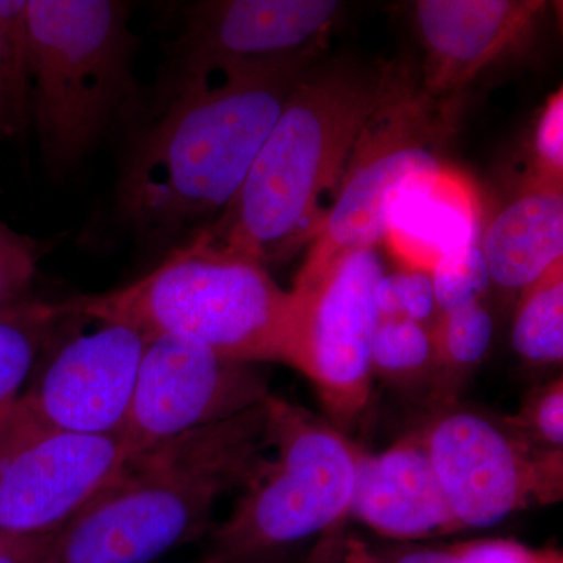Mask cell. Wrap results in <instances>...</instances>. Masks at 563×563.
Listing matches in <instances>:
<instances>
[{
    "mask_svg": "<svg viewBox=\"0 0 563 563\" xmlns=\"http://www.w3.org/2000/svg\"><path fill=\"white\" fill-rule=\"evenodd\" d=\"M481 217L472 184L444 166L415 177L395 196L384 242L402 268L431 273L444 255L479 243Z\"/></svg>",
    "mask_w": 563,
    "mask_h": 563,
    "instance_id": "obj_16",
    "label": "cell"
},
{
    "mask_svg": "<svg viewBox=\"0 0 563 563\" xmlns=\"http://www.w3.org/2000/svg\"><path fill=\"white\" fill-rule=\"evenodd\" d=\"M317 63H233L169 77L125 158L117 220L144 246H184L224 211L298 81Z\"/></svg>",
    "mask_w": 563,
    "mask_h": 563,
    "instance_id": "obj_1",
    "label": "cell"
},
{
    "mask_svg": "<svg viewBox=\"0 0 563 563\" xmlns=\"http://www.w3.org/2000/svg\"><path fill=\"white\" fill-rule=\"evenodd\" d=\"M265 374L177 336L144 340L128 420L120 437L131 455L246 412L268 399Z\"/></svg>",
    "mask_w": 563,
    "mask_h": 563,
    "instance_id": "obj_12",
    "label": "cell"
},
{
    "mask_svg": "<svg viewBox=\"0 0 563 563\" xmlns=\"http://www.w3.org/2000/svg\"><path fill=\"white\" fill-rule=\"evenodd\" d=\"M465 563H563L558 550H536L512 539H477L450 544Z\"/></svg>",
    "mask_w": 563,
    "mask_h": 563,
    "instance_id": "obj_29",
    "label": "cell"
},
{
    "mask_svg": "<svg viewBox=\"0 0 563 563\" xmlns=\"http://www.w3.org/2000/svg\"><path fill=\"white\" fill-rule=\"evenodd\" d=\"M38 266V246L31 236L0 221V312L29 298Z\"/></svg>",
    "mask_w": 563,
    "mask_h": 563,
    "instance_id": "obj_27",
    "label": "cell"
},
{
    "mask_svg": "<svg viewBox=\"0 0 563 563\" xmlns=\"http://www.w3.org/2000/svg\"><path fill=\"white\" fill-rule=\"evenodd\" d=\"M129 13L113 0H27L31 125L51 173L85 161L135 96Z\"/></svg>",
    "mask_w": 563,
    "mask_h": 563,
    "instance_id": "obj_5",
    "label": "cell"
},
{
    "mask_svg": "<svg viewBox=\"0 0 563 563\" xmlns=\"http://www.w3.org/2000/svg\"><path fill=\"white\" fill-rule=\"evenodd\" d=\"M373 376L396 390L428 398L435 369L433 329L406 320H380L372 347Z\"/></svg>",
    "mask_w": 563,
    "mask_h": 563,
    "instance_id": "obj_20",
    "label": "cell"
},
{
    "mask_svg": "<svg viewBox=\"0 0 563 563\" xmlns=\"http://www.w3.org/2000/svg\"><path fill=\"white\" fill-rule=\"evenodd\" d=\"M131 459L120 435L44 428L0 409V529L49 532L68 523Z\"/></svg>",
    "mask_w": 563,
    "mask_h": 563,
    "instance_id": "obj_10",
    "label": "cell"
},
{
    "mask_svg": "<svg viewBox=\"0 0 563 563\" xmlns=\"http://www.w3.org/2000/svg\"><path fill=\"white\" fill-rule=\"evenodd\" d=\"M376 247L301 268L290 292L287 363L309 377L339 431H354L373 395L372 347L379 325Z\"/></svg>",
    "mask_w": 563,
    "mask_h": 563,
    "instance_id": "obj_8",
    "label": "cell"
},
{
    "mask_svg": "<svg viewBox=\"0 0 563 563\" xmlns=\"http://www.w3.org/2000/svg\"><path fill=\"white\" fill-rule=\"evenodd\" d=\"M531 168L526 179L562 188L563 91L559 88L544 102L532 132Z\"/></svg>",
    "mask_w": 563,
    "mask_h": 563,
    "instance_id": "obj_26",
    "label": "cell"
},
{
    "mask_svg": "<svg viewBox=\"0 0 563 563\" xmlns=\"http://www.w3.org/2000/svg\"><path fill=\"white\" fill-rule=\"evenodd\" d=\"M68 317L63 302L31 298L0 312V409L21 395L44 347Z\"/></svg>",
    "mask_w": 563,
    "mask_h": 563,
    "instance_id": "obj_19",
    "label": "cell"
},
{
    "mask_svg": "<svg viewBox=\"0 0 563 563\" xmlns=\"http://www.w3.org/2000/svg\"><path fill=\"white\" fill-rule=\"evenodd\" d=\"M351 517L399 543L462 532L418 432L383 453L363 451Z\"/></svg>",
    "mask_w": 563,
    "mask_h": 563,
    "instance_id": "obj_15",
    "label": "cell"
},
{
    "mask_svg": "<svg viewBox=\"0 0 563 563\" xmlns=\"http://www.w3.org/2000/svg\"><path fill=\"white\" fill-rule=\"evenodd\" d=\"M503 420L532 448L563 451L562 377L533 388L525 396L520 410Z\"/></svg>",
    "mask_w": 563,
    "mask_h": 563,
    "instance_id": "obj_24",
    "label": "cell"
},
{
    "mask_svg": "<svg viewBox=\"0 0 563 563\" xmlns=\"http://www.w3.org/2000/svg\"><path fill=\"white\" fill-rule=\"evenodd\" d=\"M383 66L317 63L301 77L242 187L188 243L261 263L290 261L313 242L374 109Z\"/></svg>",
    "mask_w": 563,
    "mask_h": 563,
    "instance_id": "obj_2",
    "label": "cell"
},
{
    "mask_svg": "<svg viewBox=\"0 0 563 563\" xmlns=\"http://www.w3.org/2000/svg\"><path fill=\"white\" fill-rule=\"evenodd\" d=\"M495 324L483 302L440 313L433 325L435 369L426 402L432 410L459 404L474 369L490 351Z\"/></svg>",
    "mask_w": 563,
    "mask_h": 563,
    "instance_id": "obj_18",
    "label": "cell"
},
{
    "mask_svg": "<svg viewBox=\"0 0 563 563\" xmlns=\"http://www.w3.org/2000/svg\"><path fill=\"white\" fill-rule=\"evenodd\" d=\"M417 432L462 531L562 499L563 451L532 448L503 418L454 404Z\"/></svg>",
    "mask_w": 563,
    "mask_h": 563,
    "instance_id": "obj_9",
    "label": "cell"
},
{
    "mask_svg": "<svg viewBox=\"0 0 563 563\" xmlns=\"http://www.w3.org/2000/svg\"><path fill=\"white\" fill-rule=\"evenodd\" d=\"M343 3L203 0L181 11L172 77L233 63H318Z\"/></svg>",
    "mask_w": 563,
    "mask_h": 563,
    "instance_id": "obj_13",
    "label": "cell"
},
{
    "mask_svg": "<svg viewBox=\"0 0 563 563\" xmlns=\"http://www.w3.org/2000/svg\"><path fill=\"white\" fill-rule=\"evenodd\" d=\"M346 542V528L325 533L317 540L309 563H343Z\"/></svg>",
    "mask_w": 563,
    "mask_h": 563,
    "instance_id": "obj_31",
    "label": "cell"
},
{
    "mask_svg": "<svg viewBox=\"0 0 563 563\" xmlns=\"http://www.w3.org/2000/svg\"><path fill=\"white\" fill-rule=\"evenodd\" d=\"M547 7L543 0L415 2V22L426 54L422 87L437 101L457 106L463 88L520 46Z\"/></svg>",
    "mask_w": 563,
    "mask_h": 563,
    "instance_id": "obj_14",
    "label": "cell"
},
{
    "mask_svg": "<svg viewBox=\"0 0 563 563\" xmlns=\"http://www.w3.org/2000/svg\"><path fill=\"white\" fill-rule=\"evenodd\" d=\"M343 563H465L451 547L399 543L374 547L347 536Z\"/></svg>",
    "mask_w": 563,
    "mask_h": 563,
    "instance_id": "obj_28",
    "label": "cell"
},
{
    "mask_svg": "<svg viewBox=\"0 0 563 563\" xmlns=\"http://www.w3.org/2000/svg\"><path fill=\"white\" fill-rule=\"evenodd\" d=\"M196 563H213V562L209 561V559H203L202 558L201 561L196 562Z\"/></svg>",
    "mask_w": 563,
    "mask_h": 563,
    "instance_id": "obj_32",
    "label": "cell"
},
{
    "mask_svg": "<svg viewBox=\"0 0 563 563\" xmlns=\"http://www.w3.org/2000/svg\"><path fill=\"white\" fill-rule=\"evenodd\" d=\"M455 106L433 99L409 63L383 65L379 96L358 133L331 207L301 268H318L387 235L393 199L415 177L444 168Z\"/></svg>",
    "mask_w": 563,
    "mask_h": 563,
    "instance_id": "obj_7",
    "label": "cell"
},
{
    "mask_svg": "<svg viewBox=\"0 0 563 563\" xmlns=\"http://www.w3.org/2000/svg\"><path fill=\"white\" fill-rule=\"evenodd\" d=\"M80 324L76 314L62 322L44 347L31 384L11 404L29 420L55 431L120 435L131 410L144 339L113 322L95 321L92 331Z\"/></svg>",
    "mask_w": 563,
    "mask_h": 563,
    "instance_id": "obj_11",
    "label": "cell"
},
{
    "mask_svg": "<svg viewBox=\"0 0 563 563\" xmlns=\"http://www.w3.org/2000/svg\"><path fill=\"white\" fill-rule=\"evenodd\" d=\"M66 313L113 322L144 340L177 336L233 362L287 363L290 292L261 263L187 243L140 279L63 301Z\"/></svg>",
    "mask_w": 563,
    "mask_h": 563,
    "instance_id": "obj_4",
    "label": "cell"
},
{
    "mask_svg": "<svg viewBox=\"0 0 563 563\" xmlns=\"http://www.w3.org/2000/svg\"><path fill=\"white\" fill-rule=\"evenodd\" d=\"M512 346L525 362L537 366L562 363L563 262L520 291L512 328Z\"/></svg>",
    "mask_w": 563,
    "mask_h": 563,
    "instance_id": "obj_21",
    "label": "cell"
},
{
    "mask_svg": "<svg viewBox=\"0 0 563 563\" xmlns=\"http://www.w3.org/2000/svg\"><path fill=\"white\" fill-rule=\"evenodd\" d=\"M431 279L440 313L483 302V296L492 284L479 243L444 255L433 266Z\"/></svg>",
    "mask_w": 563,
    "mask_h": 563,
    "instance_id": "obj_22",
    "label": "cell"
},
{
    "mask_svg": "<svg viewBox=\"0 0 563 563\" xmlns=\"http://www.w3.org/2000/svg\"><path fill=\"white\" fill-rule=\"evenodd\" d=\"M265 402L131 455L74 515L43 563H151L209 531L222 496L268 457Z\"/></svg>",
    "mask_w": 563,
    "mask_h": 563,
    "instance_id": "obj_3",
    "label": "cell"
},
{
    "mask_svg": "<svg viewBox=\"0 0 563 563\" xmlns=\"http://www.w3.org/2000/svg\"><path fill=\"white\" fill-rule=\"evenodd\" d=\"M479 247L492 284L521 291L563 262L562 188L525 179L481 232Z\"/></svg>",
    "mask_w": 563,
    "mask_h": 563,
    "instance_id": "obj_17",
    "label": "cell"
},
{
    "mask_svg": "<svg viewBox=\"0 0 563 563\" xmlns=\"http://www.w3.org/2000/svg\"><path fill=\"white\" fill-rule=\"evenodd\" d=\"M60 529L49 532L0 529V563H43Z\"/></svg>",
    "mask_w": 563,
    "mask_h": 563,
    "instance_id": "obj_30",
    "label": "cell"
},
{
    "mask_svg": "<svg viewBox=\"0 0 563 563\" xmlns=\"http://www.w3.org/2000/svg\"><path fill=\"white\" fill-rule=\"evenodd\" d=\"M265 407L273 455L211 532L213 563H282L351 518L362 448L298 404L269 395Z\"/></svg>",
    "mask_w": 563,
    "mask_h": 563,
    "instance_id": "obj_6",
    "label": "cell"
},
{
    "mask_svg": "<svg viewBox=\"0 0 563 563\" xmlns=\"http://www.w3.org/2000/svg\"><path fill=\"white\" fill-rule=\"evenodd\" d=\"M31 128V92L24 54L0 29V143L20 140Z\"/></svg>",
    "mask_w": 563,
    "mask_h": 563,
    "instance_id": "obj_25",
    "label": "cell"
},
{
    "mask_svg": "<svg viewBox=\"0 0 563 563\" xmlns=\"http://www.w3.org/2000/svg\"><path fill=\"white\" fill-rule=\"evenodd\" d=\"M376 307L380 320L406 318L433 329L440 310L431 273L412 268L385 273L376 287Z\"/></svg>",
    "mask_w": 563,
    "mask_h": 563,
    "instance_id": "obj_23",
    "label": "cell"
}]
</instances>
